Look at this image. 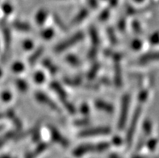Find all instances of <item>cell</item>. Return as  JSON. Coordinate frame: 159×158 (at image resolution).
<instances>
[{
    "mask_svg": "<svg viewBox=\"0 0 159 158\" xmlns=\"http://www.w3.org/2000/svg\"><path fill=\"white\" fill-rule=\"evenodd\" d=\"M83 33L82 32H79L78 34L75 35L73 37H70V38L68 39L67 40L64 41V42L58 44L56 48V52H61V51H64L65 49H67V48H69L70 47L72 46V45H74V44H75L76 43L79 42V41H80L83 39Z\"/></svg>",
    "mask_w": 159,
    "mask_h": 158,
    "instance_id": "obj_2",
    "label": "cell"
},
{
    "mask_svg": "<svg viewBox=\"0 0 159 158\" xmlns=\"http://www.w3.org/2000/svg\"><path fill=\"white\" fill-rule=\"evenodd\" d=\"M25 158H34V155L32 154V153H28Z\"/></svg>",
    "mask_w": 159,
    "mask_h": 158,
    "instance_id": "obj_7",
    "label": "cell"
},
{
    "mask_svg": "<svg viewBox=\"0 0 159 158\" xmlns=\"http://www.w3.org/2000/svg\"><path fill=\"white\" fill-rule=\"evenodd\" d=\"M36 98H38L39 101H40V102H45V103H46L47 105H48L51 108L56 110L57 111H59L58 107H57L56 105H54V103H53L50 99H48V97H46L45 95H44V94H36Z\"/></svg>",
    "mask_w": 159,
    "mask_h": 158,
    "instance_id": "obj_5",
    "label": "cell"
},
{
    "mask_svg": "<svg viewBox=\"0 0 159 158\" xmlns=\"http://www.w3.org/2000/svg\"><path fill=\"white\" fill-rule=\"evenodd\" d=\"M52 136H53V138H54V140H56V141L60 143V144H61V145H63V146H67V145H68L67 140H65L62 137V136H61L58 132H56V131H53V132H52Z\"/></svg>",
    "mask_w": 159,
    "mask_h": 158,
    "instance_id": "obj_6",
    "label": "cell"
},
{
    "mask_svg": "<svg viewBox=\"0 0 159 158\" xmlns=\"http://www.w3.org/2000/svg\"><path fill=\"white\" fill-rule=\"evenodd\" d=\"M129 98L128 97H125L123 99V105H122V109H121L120 117L119 120V128L120 129L123 128L125 126V120H126V117H127V110L128 106H129Z\"/></svg>",
    "mask_w": 159,
    "mask_h": 158,
    "instance_id": "obj_4",
    "label": "cell"
},
{
    "mask_svg": "<svg viewBox=\"0 0 159 158\" xmlns=\"http://www.w3.org/2000/svg\"><path fill=\"white\" fill-rule=\"evenodd\" d=\"M0 158H11V156H8V155H3V156H1Z\"/></svg>",
    "mask_w": 159,
    "mask_h": 158,
    "instance_id": "obj_9",
    "label": "cell"
},
{
    "mask_svg": "<svg viewBox=\"0 0 159 158\" xmlns=\"http://www.w3.org/2000/svg\"><path fill=\"white\" fill-rule=\"evenodd\" d=\"M109 147H110V144L106 142L99 143L97 144H83V145L75 148V150L74 151V155L76 157H81L84 154H87L91 152H103V151L107 150Z\"/></svg>",
    "mask_w": 159,
    "mask_h": 158,
    "instance_id": "obj_1",
    "label": "cell"
},
{
    "mask_svg": "<svg viewBox=\"0 0 159 158\" xmlns=\"http://www.w3.org/2000/svg\"><path fill=\"white\" fill-rule=\"evenodd\" d=\"M109 158H120V156H118L117 155H116V154H111V155H110Z\"/></svg>",
    "mask_w": 159,
    "mask_h": 158,
    "instance_id": "obj_8",
    "label": "cell"
},
{
    "mask_svg": "<svg viewBox=\"0 0 159 158\" xmlns=\"http://www.w3.org/2000/svg\"><path fill=\"white\" fill-rule=\"evenodd\" d=\"M110 129L108 128H95L92 129L83 131L80 132V137H91L93 136H99V135H107L110 133Z\"/></svg>",
    "mask_w": 159,
    "mask_h": 158,
    "instance_id": "obj_3",
    "label": "cell"
}]
</instances>
